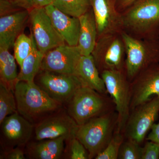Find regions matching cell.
<instances>
[{"mask_svg":"<svg viewBox=\"0 0 159 159\" xmlns=\"http://www.w3.org/2000/svg\"><path fill=\"white\" fill-rule=\"evenodd\" d=\"M121 14L122 31L139 39L159 40V0H138Z\"/></svg>","mask_w":159,"mask_h":159,"instance_id":"cell-1","label":"cell"},{"mask_svg":"<svg viewBox=\"0 0 159 159\" xmlns=\"http://www.w3.org/2000/svg\"><path fill=\"white\" fill-rule=\"evenodd\" d=\"M118 125V114L114 110L78 125L75 137L86 148L89 159L95 158L108 145Z\"/></svg>","mask_w":159,"mask_h":159,"instance_id":"cell-2","label":"cell"},{"mask_svg":"<svg viewBox=\"0 0 159 159\" xmlns=\"http://www.w3.org/2000/svg\"><path fill=\"white\" fill-rule=\"evenodd\" d=\"M121 35L125 47V73L131 82L149 66L159 63V40L139 39L123 31Z\"/></svg>","mask_w":159,"mask_h":159,"instance_id":"cell-3","label":"cell"},{"mask_svg":"<svg viewBox=\"0 0 159 159\" xmlns=\"http://www.w3.org/2000/svg\"><path fill=\"white\" fill-rule=\"evenodd\" d=\"M14 89L18 112L30 122L56 110L61 104L34 82L18 81Z\"/></svg>","mask_w":159,"mask_h":159,"instance_id":"cell-4","label":"cell"},{"mask_svg":"<svg viewBox=\"0 0 159 159\" xmlns=\"http://www.w3.org/2000/svg\"><path fill=\"white\" fill-rule=\"evenodd\" d=\"M69 103V113L78 125L116 110L110 97L86 87L80 88Z\"/></svg>","mask_w":159,"mask_h":159,"instance_id":"cell-5","label":"cell"},{"mask_svg":"<svg viewBox=\"0 0 159 159\" xmlns=\"http://www.w3.org/2000/svg\"><path fill=\"white\" fill-rule=\"evenodd\" d=\"M91 54L100 74L104 71H125V50L121 33L98 37Z\"/></svg>","mask_w":159,"mask_h":159,"instance_id":"cell-6","label":"cell"},{"mask_svg":"<svg viewBox=\"0 0 159 159\" xmlns=\"http://www.w3.org/2000/svg\"><path fill=\"white\" fill-rule=\"evenodd\" d=\"M100 75L118 114L117 130L123 134L130 112V82L125 71H104Z\"/></svg>","mask_w":159,"mask_h":159,"instance_id":"cell-7","label":"cell"},{"mask_svg":"<svg viewBox=\"0 0 159 159\" xmlns=\"http://www.w3.org/2000/svg\"><path fill=\"white\" fill-rule=\"evenodd\" d=\"M159 113V96L138 106L130 111L124 131L125 139L141 145L146 139Z\"/></svg>","mask_w":159,"mask_h":159,"instance_id":"cell-8","label":"cell"},{"mask_svg":"<svg viewBox=\"0 0 159 159\" xmlns=\"http://www.w3.org/2000/svg\"><path fill=\"white\" fill-rule=\"evenodd\" d=\"M29 19L38 49L45 54L58 46L65 44L62 37L54 28L45 7L37 6L29 11Z\"/></svg>","mask_w":159,"mask_h":159,"instance_id":"cell-9","label":"cell"},{"mask_svg":"<svg viewBox=\"0 0 159 159\" xmlns=\"http://www.w3.org/2000/svg\"><path fill=\"white\" fill-rule=\"evenodd\" d=\"M42 71L37 85L61 104L70 102L77 90L83 87L75 75Z\"/></svg>","mask_w":159,"mask_h":159,"instance_id":"cell-10","label":"cell"},{"mask_svg":"<svg viewBox=\"0 0 159 159\" xmlns=\"http://www.w3.org/2000/svg\"><path fill=\"white\" fill-rule=\"evenodd\" d=\"M81 54L77 46L62 45L45 54L41 70L57 74L75 75Z\"/></svg>","mask_w":159,"mask_h":159,"instance_id":"cell-11","label":"cell"},{"mask_svg":"<svg viewBox=\"0 0 159 159\" xmlns=\"http://www.w3.org/2000/svg\"><path fill=\"white\" fill-rule=\"evenodd\" d=\"M130 111L159 96V63L142 71L130 82Z\"/></svg>","mask_w":159,"mask_h":159,"instance_id":"cell-12","label":"cell"},{"mask_svg":"<svg viewBox=\"0 0 159 159\" xmlns=\"http://www.w3.org/2000/svg\"><path fill=\"white\" fill-rule=\"evenodd\" d=\"M90 1L97 24L98 38L105 34L121 33L122 14L117 10L115 0Z\"/></svg>","mask_w":159,"mask_h":159,"instance_id":"cell-13","label":"cell"},{"mask_svg":"<svg viewBox=\"0 0 159 159\" xmlns=\"http://www.w3.org/2000/svg\"><path fill=\"white\" fill-rule=\"evenodd\" d=\"M78 125L69 115L60 114L42 121L35 128L38 141L65 137L71 140L75 137Z\"/></svg>","mask_w":159,"mask_h":159,"instance_id":"cell-14","label":"cell"},{"mask_svg":"<svg viewBox=\"0 0 159 159\" xmlns=\"http://www.w3.org/2000/svg\"><path fill=\"white\" fill-rule=\"evenodd\" d=\"M1 125L5 139L13 146L25 145L33 132L31 122L18 112L6 117Z\"/></svg>","mask_w":159,"mask_h":159,"instance_id":"cell-15","label":"cell"},{"mask_svg":"<svg viewBox=\"0 0 159 159\" xmlns=\"http://www.w3.org/2000/svg\"><path fill=\"white\" fill-rule=\"evenodd\" d=\"M54 28L68 45L77 46L80 24L79 18L70 16L52 4L45 7Z\"/></svg>","mask_w":159,"mask_h":159,"instance_id":"cell-16","label":"cell"},{"mask_svg":"<svg viewBox=\"0 0 159 159\" xmlns=\"http://www.w3.org/2000/svg\"><path fill=\"white\" fill-rule=\"evenodd\" d=\"M29 19V11L19 10L0 18V48L9 49Z\"/></svg>","mask_w":159,"mask_h":159,"instance_id":"cell-17","label":"cell"},{"mask_svg":"<svg viewBox=\"0 0 159 159\" xmlns=\"http://www.w3.org/2000/svg\"><path fill=\"white\" fill-rule=\"evenodd\" d=\"M75 76L78 77L83 87L93 89L100 93L108 94L92 54L81 55Z\"/></svg>","mask_w":159,"mask_h":159,"instance_id":"cell-18","label":"cell"},{"mask_svg":"<svg viewBox=\"0 0 159 159\" xmlns=\"http://www.w3.org/2000/svg\"><path fill=\"white\" fill-rule=\"evenodd\" d=\"M79 19L80 28L77 46L82 55H91L98 38L97 24L92 8Z\"/></svg>","mask_w":159,"mask_h":159,"instance_id":"cell-19","label":"cell"},{"mask_svg":"<svg viewBox=\"0 0 159 159\" xmlns=\"http://www.w3.org/2000/svg\"><path fill=\"white\" fill-rule=\"evenodd\" d=\"M65 137L47 139L31 146V154L33 158L57 159L60 158L64 150Z\"/></svg>","mask_w":159,"mask_h":159,"instance_id":"cell-20","label":"cell"},{"mask_svg":"<svg viewBox=\"0 0 159 159\" xmlns=\"http://www.w3.org/2000/svg\"><path fill=\"white\" fill-rule=\"evenodd\" d=\"M44 55V53L38 49L34 40L32 51L24 60L16 82L21 81L34 82V78L41 70Z\"/></svg>","mask_w":159,"mask_h":159,"instance_id":"cell-21","label":"cell"},{"mask_svg":"<svg viewBox=\"0 0 159 159\" xmlns=\"http://www.w3.org/2000/svg\"><path fill=\"white\" fill-rule=\"evenodd\" d=\"M9 49L0 48V76L1 81L9 87H14L18 74L15 58Z\"/></svg>","mask_w":159,"mask_h":159,"instance_id":"cell-22","label":"cell"},{"mask_svg":"<svg viewBox=\"0 0 159 159\" xmlns=\"http://www.w3.org/2000/svg\"><path fill=\"white\" fill-rule=\"evenodd\" d=\"M52 5L70 16L79 18L91 9L90 0H53Z\"/></svg>","mask_w":159,"mask_h":159,"instance_id":"cell-23","label":"cell"},{"mask_svg":"<svg viewBox=\"0 0 159 159\" xmlns=\"http://www.w3.org/2000/svg\"><path fill=\"white\" fill-rule=\"evenodd\" d=\"M15 96L11 88L1 81L0 83V124L9 115L16 112Z\"/></svg>","mask_w":159,"mask_h":159,"instance_id":"cell-24","label":"cell"},{"mask_svg":"<svg viewBox=\"0 0 159 159\" xmlns=\"http://www.w3.org/2000/svg\"><path fill=\"white\" fill-rule=\"evenodd\" d=\"M34 39L32 34L28 36L24 33L20 34L15 41L14 56L20 67L24 60L31 53L33 49Z\"/></svg>","mask_w":159,"mask_h":159,"instance_id":"cell-25","label":"cell"},{"mask_svg":"<svg viewBox=\"0 0 159 159\" xmlns=\"http://www.w3.org/2000/svg\"><path fill=\"white\" fill-rule=\"evenodd\" d=\"M124 139V134L116 129L108 145L95 159H118L119 149Z\"/></svg>","mask_w":159,"mask_h":159,"instance_id":"cell-26","label":"cell"},{"mask_svg":"<svg viewBox=\"0 0 159 159\" xmlns=\"http://www.w3.org/2000/svg\"><path fill=\"white\" fill-rule=\"evenodd\" d=\"M141 145L131 139H124L119 151V159H141Z\"/></svg>","mask_w":159,"mask_h":159,"instance_id":"cell-27","label":"cell"},{"mask_svg":"<svg viewBox=\"0 0 159 159\" xmlns=\"http://www.w3.org/2000/svg\"><path fill=\"white\" fill-rule=\"evenodd\" d=\"M70 158L89 159V154L86 148L76 137L70 140Z\"/></svg>","mask_w":159,"mask_h":159,"instance_id":"cell-28","label":"cell"},{"mask_svg":"<svg viewBox=\"0 0 159 159\" xmlns=\"http://www.w3.org/2000/svg\"><path fill=\"white\" fill-rule=\"evenodd\" d=\"M159 145L152 141L147 140L142 147L141 159H159Z\"/></svg>","mask_w":159,"mask_h":159,"instance_id":"cell-29","label":"cell"},{"mask_svg":"<svg viewBox=\"0 0 159 159\" xmlns=\"http://www.w3.org/2000/svg\"><path fill=\"white\" fill-rule=\"evenodd\" d=\"M21 9L13 5L9 0H0V16H5L14 13Z\"/></svg>","mask_w":159,"mask_h":159,"instance_id":"cell-30","label":"cell"},{"mask_svg":"<svg viewBox=\"0 0 159 159\" xmlns=\"http://www.w3.org/2000/svg\"><path fill=\"white\" fill-rule=\"evenodd\" d=\"M15 6L21 9L30 11L38 6L35 0H9Z\"/></svg>","mask_w":159,"mask_h":159,"instance_id":"cell-31","label":"cell"},{"mask_svg":"<svg viewBox=\"0 0 159 159\" xmlns=\"http://www.w3.org/2000/svg\"><path fill=\"white\" fill-rule=\"evenodd\" d=\"M138 0H115L117 10L122 13Z\"/></svg>","mask_w":159,"mask_h":159,"instance_id":"cell-32","label":"cell"},{"mask_svg":"<svg viewBox=\"0 0 159 159\" xmlns=\"http://www.w3.org/2000/svg\"><path fill=\"white\" fill-rule=\"evenodd\" d=\"M150 130L146 140L152 141L159 145V122L157 124L154 123Z\"/></svg>","mask_w":159,"mask_h":159,"instance_id":"cell-33","label":"cell"},{"mask_svg":"<svg viewBox=\"0 0 159 159\" xmlns=\"http://www.w3.org/2000/svg\"><path fill=\"white\" fill-rule=\"evenodd\" d=\"M5 158L8 159H25V154L23 151L18 148L12 149L5 156Z\"/></svg>","mask_w":159,"mask_h":159,"instance_id":"cell-34","label":"cell"},{"mask_svg":"<svg viewBox=\"0 0 159 159\" xmlns=\"http://www.w3.org/2000/svg\"><path fill=\"white\" fill-rule=\"evenodd\" d=\"M38 6L45 7L46 6L51 5L53 0H35Z\"/></svg>","mask_w":159,"mask_h":159,"instance_id":"cell-35","label":"cell"}]
</instances>
